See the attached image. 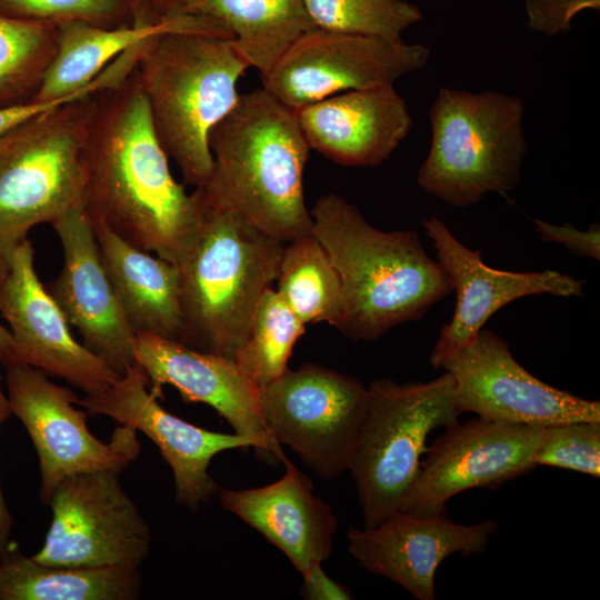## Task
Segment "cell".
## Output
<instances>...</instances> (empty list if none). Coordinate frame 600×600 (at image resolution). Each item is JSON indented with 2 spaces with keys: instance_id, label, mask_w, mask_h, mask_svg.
Masks as SVG:
<instances>
[{
  "instance_id": "obj_38",
  "label": "cell",
  "mask_w": 600,
  "mask_h": 600,
  "mask_svg": "<svg viewBox=\"0 0 600 600\" xmlns=\"http://www.w3.org/2000/svg\"><path fill=\"white\" fill-rule=\"evenodd\" d=\"M152 9L161 14L181 12L184 0H143Z\"/></svg>"
},
{
  "instance_id": "obj_8",
  "label": "cell",
  "mask_w": 600,
  "mask_h": 600,
  "mask_svg": "<svg viewBox=\"0 0 600 600\" xmlns=\"http://www.w3.org/2000/svg\"><path fill=\"white\" fill-rule=\"evenodd\" d=\"M369 404L349 463L362 511L372 528L401 509L427 451L429 434L462 414L449 372L428 381L368 384Z\"/></svg>"
},
{
  "instance_id": "obj_15",
  "label": "cell",
  "mask_w": 600,
  "mask_h": 600,
  "mask_svg": "<svg viewBox=\"0 0 600 600\" xmlns=\"http://www.w3.org/2000/svg\"><path fill=\"white\" fill-rule=\"evenodd\" d=\"M0 313L10 326L19 364L62 378L88 396L103 392L120 377L72 336L67 318L38 278L29 239L0 273Z\"/></svg>"
},
{
  "instance_id": "obj_32",
  "label": "cell",
  "mask_w": 600,
  "mask_h": 600,
  "mask_svg": "<svg viewBox=\"0 0 600 600\" xmlns=\"http://www.w3.org/2000/svg\"><path fill=\"white\" fill-rule=\"evenodd\" d=\"M530 29L554 37L571 30L572 19L581 11H599L600 0H526Z\"/></svg>"
},
{
  "instance_id": "obj_22",
  "label": "cell",
  "mask_w": 600,
  "mask_h": 600,
  "mask_svg": "<svg viewBox=\"0 0 600 600\" xmlns=\"http://www.w3.org/2000/svg\"><path fill=\"white\" fill-rule=\"evenodd\" d=\"M286 472L260 487L220 492L222 508L279 548L301 573L322 564L332 551L337 517L313 494L306 474L286 459Z\"/></svg>"
},
{
  "instance_id": "obj_14",
  "label": "cell",
  "mask_w": 600,
  "mask_h": 600,
  "mask_svg": "<svg viewBox=\"0 0 600 600\" xmlns=\"http://www.w3.org/2000/svg\"><path fill=\"white\" fill-rule=\"evenodd\" d=\"M454 382L462 413L537 427L600 421L599 401L554 388L527 371L508 343L482 328L441 367Z\"/></svg>"
},
{
  "instance_id": "obj_1",
  "label": "cell",
  "mask_w": 600,
  "mask_h": 600,
  "mask_svg": "<svg viewBox=\"0 0 600 600\" xmlns=\"http://www.w3.org/2000/svg\"><path fill=\"white\" fill-rule=\"evenodd\" d=\"M81 207L130 244L178 264L201 218V200L170 171L136 68L91 94Z\"/></svg>"
},
{
  "instance_id": "obj_35",
  "label": "cell",
  "mask_w": 600,
  "mask_h": 600,
  "mask_svg": "<svg viewBox=\"0 0 600 600\" xmlns=\"http://www.w3.org/2000/svg\"><path fill=\"white\" fill-rule=\"evenodd\" d=\"M303 577L302 593L310 600H349L352 599L350 590L330 578L322 569V564L316 566Z\"/></svg>"
},
{
  "instance_id": "obj_37",
  "label": "cell",
  "mask_w": 600,
  "mask_h": 600,
  "mask_svg": "<svg viewBox=\"0 0 600 600\" xmlns=\"http://www.w3.org/2000/svg\"><path fill=\"white\" fill-rule=\"evenodd\" d=\"M0 363L4 367L19 364L16 343L11 332L0 323Z\"/></svg>"
},
{
  "instance_id": "obj_28",
  "label": "cell",
  "mask_w": 600,
  "mask_h": 600,
  "mask_svg": "<svg viewBox=\"0 0 600 600\" xmlns=\"http://www.w3.org/2000/svg\"><path fill=\"white\" fill-rule=\"evenodd\" d=\"M303 324L277 290L268 288L254 310L250 330L234 361L243 374L259 389L280 377Z\"/></svg>"
},
{
  "instance_id": "obj_36",
  "label": "cell",
  "mask_w": 600,
  "mask_h": 600,
  "mask_svg": "<svg viewBox=\"0 0 600 600\" xmlns=\"http://www.w3.org/2000/svg\"><path fill=\"white\" fill-rule=\"evenodd\" d=\"M1 364V363H0ZM12 414L8 396L2 389V374L0 371V426ZM13 527L12 517L8 510L0 483V554L9 547L10 534Z\"/></svg>"
},
{
  "instance_id": "obj_33",
  "label": "cell",
  "mask_w": 600,
  "mask_h": 600,
  "mask_svg": "<svg viewBox=\"0 0 600 600\" xmlns=\"http://www.w3.org/2000/svg\"><path fill=\"white\" fill-rule=\"evenodd\" d=\"M534 230L540 238L549 242H558L564 244L572 253L591 258L600 259V227L599 223H593L587 230H579L571 223L557 226L540 219H533Z\"/></svg>"
},
{
  "instance_id": "obj_3",
  "label": "cell",
  "mask_w": 600,
  "mask_h": 600,
  "mask_svg": "<svg viewBox=\"0 0 600 600\" xmlns=\"http://www.w3.org/2000/svg\"><path fill=\"white\" fill-rule=\"evenodd\" d=\"M312 233L341 282L337 329L352 340H376L398 324L418 320L453 290L414 230L382 231L336 193L310 210Z\"/></svg>"
},
{
  "instance_id": "obj_17",
  "label": "cell",
  "mask_w": 600,
  "mask_h": 600,
  "mask_svg": "<svg viewBox=\"0 0 600 600\" xmlns=\"http://www.w3.org/2000/svg\"><path fill=\"white\" fill-rule=\"evenodd\" d=\"M437 259L447 274L457 304L430 353L433 368H441L470 343L491 316L522 297L549 293L559 297L583 296V280L554 270L511 272L487 266L479 250L462 244L438 217L423 219Z\"/></svg>"
},
{
  "instance_id": "obj_29",
  "label": "cell",
  "mask_w": 600,
  "mask_h": 600,
  "mask_svg": "<svg viewBox=\"0 0 600 600\" xmlns=\"http://www.w3.org/2000/svg\"><path fill=\"white\" fill-rule=\"evenodd\" d=\"M317 29L398 40L422 20L416 4L404 0H303Z\"/></svg>"
},
{
  "instance_id": "obj_5",
  "label": "cell",
  "mask_w": 600,
  "mask_h": 600,
  "mask_svg": "<svg viewBox=\"0 0 600 600\" xmlns=\"http://www.w3.org/2000/svg\"><path fill=\"white\" fill-rule=\"evenodd\" d=\"M196 192L202 206L200 223L177 264L180 342L234 360L260 298L277 279L286 243L261 233L229 210L204 202Z\"/></svg>"
},
{
  "instance_id": "obj_23",
  "label": "cell",
  "mask_w": 600,
  "mask_h": 600,
  "mask_svg": "<svg viewBox=\"0 0 600 600\" xmlns=\"http://www.w3.org/2000/svg\"><path fill=\"white\" fill-rule=\"evenodd\" d=\"M91 226L102 264L133 332L180 342L178 266L130 244L103 224Z\"/></svg>"
},
{
  "instance_id": "obj_20",
  "label": "cell",
  "mask_w": 600,
  "mask_h": 600,
  "mask_svg": "<svg viewBox=\"0 0 600 600\" xmlns=\"http://www.w3.org/2000/svg\"><path fill=\"white\" fill-rule=\"evenodd\" d=\"M498 523L452 521L447 513L394 511L372 528L348 531L349 552L359 566L404 588L418 600L436 599V572L451 554L482 552Z\"/></svg>"
},
{
  "instance_id": "obj_18",
  "label": "cell",
  "mask_w": 600,
  "mask_h": 600,
  "mask_svg": "<svg viewBox=\"0 0 600 600\" xmlns=\"http://www.w3.org/2000/svg\"><path fill=\"white\" fill-rule=\"evenodd\" d=\"M136 363L150 382V392L162 397L164 386L174 387L186 402L213 408L263 454L288 459L269 431L262 414L260 389L236 361L192 349L179 341L151 333H136Z\"/></svg>"
},
{
  "instance_id": "obj_31",
  "label": "cell",
  "mask_w": 600,
  "mask_h": 600,
  "mask_svg": "<svg viewBox=\"0 0 600 600\" xmlns=\"http://www.w3.org/2000/svg\"><path fill=\"white\" fill-rule=\"evenodd\" d=\"M536 466L557 467L600 476V421L548 427L536 453Z\"/></svg>"
},
{
  "instance_id": "obj_9",
  "label": "cell",
  "mask_w": 600,
  "mask_h": 600,
  "mask_svg": "<svg viewBox=\"0 0 600 600\" xmlns=\"http://www.w3.org/2000/svg\"><path fill=\"white\" fill-rule=\"evenodd\" d=\"M260 403L274 440L312 471L331 480L348 470L369 404L358 379L306 363L260 388Z\"/></svg>"
},
{
  "instance_id": "obj_21",
  "label": "cell",
  "mask_w": 600,
  "mask_h": 600,
  "mask_svg": "<svg viewBox=\"0 0 600 600\" xmlns=\"http://www.w3.org/2000/svg\"><path fill=\"white\" fill-rule=\"evenodd\" d=\"M293 111L309 148L344 167L383 163L413 123L393 84L340 92Z\"/></svg>"
},
{
  "instance_id": "obj_27",
  "label": "cell",
  "mask_w": 600,
  "mask_h": 600,
  "mask_svg": "<svg viewBox=\"0 0 600 600\" xmlns=\"http://www.w3.org/2000/svg\"><path fill=\"white\" fill-rule=\"evenodd\" d=\"M56 24L0 14V107L36 98L57 44Z\"/></svg>"
},
{
  "instance_id": "obj_11",
  "label": "cell",
  "mask_w": 600,
  "mask_h": 600,
  "mask_svg": "<svg viewBox=\"0 0 600 600\" xmlns=\"http://www.w3.org/2000/svg\"><path fill=\"white\" fill-rule=\"evenodd\" d=\"M10 409L27 429L40 469V499L48 504L54 487L66 477L94 471L121 473L137 459L140 442L133 429L118 427L110 442L88 429L87 412L70 389L51 382L28 364L6 367Z\"/></svg>"
},
{
  "instance_id": "obj_16",
  "label": "cell",
  "mask_w": 600,
  "mask_h": 600,
  "mask_svg": "<svg viewBox=\"0 0 600 600\" xmlns=\"http://www.w3.org/2000/svg\"><path fill=\"white\" fill-rule=\"evenodd\" d=\"M148 382L143 369L136 363L107 390L87 394L77 404L150 438L172 470L176 501L197 510L219 492L208 472L212 458L224 450L252 444L236 433L206 430L171 414L148 390Z\"/></svg>"
},
{
  "instance_id": "obj_7",
  "label": "cell",
  "mask_w": 600,
  "mask_h": 600,
  "mask_svg": "<svg viewBox=\"0 0 600 600\" xmlns=\"http://www.w3.org/2000/svg\"><path fill=\"white\" fill-rule=\"evenodd\" d=\"M91 94L0 137V273L29 231L81 204Z\"/></svg>"
},
{
  "instance_id": "obj_13",
  "label": "cell",
  "mask_w": 600,
  "mask_h": 600,
  "mask_svg": "<svg viewBox=\"0 0 600 600\" xmlns=\"http://www.w3.org/2000/svg\"><path fill=\"white\" fill-rule=\"evenodd\" d=\"M547 428L478 417L446 428L427 448V459L400 511L447 513L448 501L473 488L493 489L536 466Z\"/></svg>"
},
{
  "instance_id": "obj_26",
  "label": "cell",
  "mask_w": 600,
  "mask_h": 600,
  "mask_svg": "<svg viewBox=\"0 0 600 600\" xmlns=\"http://www.w3.org/2000/svg\"><path fill=\"white\" fill-rule=\"evenodd\" d=\"M276 281L277 292L303 324L337 327L342 310L341 282L313 233L284 244Z\"/></svg>"
},
{
  "instance_id": "obj_34",
  "label": "cell",
  "mask_w": 600,
  "mask_h": 600,
  "mask_svg": "<svg viewBox=\"0 0 600 600\" xmlns=\"http://www.w3.org/2000/svg\"><path fill=\"white\" fill-rule=\"evenodd\" d=\"M92 93L82 92L53 100H31L23 103L0 107V137L40 113L64 103L86 98Z\"/></svg>"
},
{
  "instance_id": "obj_24",
  "label": "cell",
  "mask_w": 600,
  "mask_h": 600,
  "mask_svg": "<svg viewBox=\"0 0 600 600\" xmlns=\"http://www.w3.org/2000/svg\"><path fill=\"white\" fill-rule=\"evenodd\" d=\"M181 12L223 28L250 68L261 76L296 40L316 29L303 0H184Z\"/></svg>"
},
{
  "instance_id": "obj_30",
  "label": "cell",
  "mask_w": 600,
  "mask_h": 600,
  "mask_svg": "<svg viewBox=\"0 0 600 600\" xmlns=\"http://www.w3.org/2000/svg\"><path fill=\"white\" fill-rule=\"evenodd\" d=\"M143 0H0V14L51 24L87 22L116 28L133 21Z\"/></svg>"
},
{
  "instance_id": "obj_25",
  "label": "cell",
  "mask_w": 600,
  "mask_h": 600,
  "mask_svg": "<svg viewBox=\"0 0 600 600\" xmlns=\"http://www.w3.org/2000/svg\"><path fill=\"white\" fill-rule=\"evenodd\" d=\"M140 594L139 567H49L14 543L0 554V600H133Z\"/></svg>"
},
{
  "instance_id": "obj_10",
  "label": "cell",
  "mask_w": 600,
  "mask_h": 600,
  "mask_svg": "<svg viewBox=\"0 0 600 600\" xmlns=\"http://www.w3.org/2000/svg\"><path fill=\"white\" fill-rule=\"evenodd\" d=\"M119 474L94 471L62 479L48 501L52 521L43 547L31 558L49 567H140L151 533Z\"/></svg>"
},
{
  "instance_id": "obj_12",
  "label": "cell",
  "mask_w": 600,
  "mask_h": 600,
  "mask_svg": "<svg viewBox=\"0 0 600 600\" xmlns=\"http://www.w3.org/2000/svg\"><path fill=\"white\" fill-rule=\"evenodd\" d=\"M430 58L421 43L316 28L261 76L262 88L297 110L340 92L393 84L424 68Z\"/></svg>"
},
{
  "instance_id": "obj_2",
  "label": "cell",
  "mask_w": 600,
  "mask_h": 600,
  "mask_svg": "<svg viewBox=\"0 0 600 600\" xmlns=\"http://www.w3.org/2000/svg\"><path fill=\"white\" fill-rule=\"evenodd\" d=\"M212 167L196 188L261 233L288 243L312 233L303 173L311 150L294 111L264 88L239 94L210 131Z\"/></svg>"
},
{
  "instance_id": "obj_4",
  "label": "cell",
  "mask_w": 600,
  "mask_h": 600,
  "mask_svg": "<svg viewBox=\"0 0 600 600\" xmlns=\"http://www.w3.org/2000/svg\"><path fill=\"white\" fill-rule=\"evenodd\" d=\"M249 68L233 39L221 33L179 30L144 43L136 72L153 130L186 183L207 182L210 131L236 106Z\"/></svg>"
},
{
  "instance_id": "obj_6",
  "label": "cell",
  "mask_w": 600,
  "mask_h": 600,
  "mask_svg": "<svg viewBox=\"0 0 600 600\" xmlns=\"http://www.w3.org/2000/svg\"><path fill=\"white\" fill-rule=\"evenodd\" d=\"M524 113L514 94L440 88L429 111L431 143L418 186L454 208L516 189L528 151Z\"/></svg>"
},
{
  "instance_id": "obj_19",
  "label": "cell",
  "mask_w": 600,
  "mask_h": 600,
  "mask_svg": "<svg viewBox=\"0 0 600 600\" xmlns=\"http://www.w3.org/2000/svg\"><path fill=\"white\" fill-rule=\"evenodd\" d=\"M52 227L62 246L63 263L48 291L80 332L83 346L121 376L136 364V333L102 264L93 228L81 204Z\"/></svg>"
}]
</instances>
